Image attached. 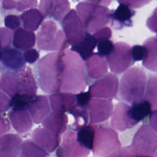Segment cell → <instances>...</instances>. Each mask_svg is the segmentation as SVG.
<instances>
[{
    "label": "cell",
    "instance_id": "23",
    "mask_svg": "<svg viewBox=\"0 0 157 157\" xmlns=\"http://www.w3.org/2000/svg\"><path fill=\"white\" fill-rule=\"evenodd\" d=\"M1 61L6 68L14 72H18L25 65L22 53L13 48L1 50Z\"/></svg>",
    "mask_w": 157,
    "mask_h": 157
},
{
    "label": "cell",
    "instance_id": "39",
    "mask_svg": "<svg viewBox=\"0 0 157 157\" xmlns=\"http://www.w3.org/2000/svg\"><path fill=\"white\" fill-rule=\"evenodd\" d=\"M37 5L36 0H21L15 1V9L18 12H23L27 9H34Z\"/></svg>",
    "mask_w": 157,
    "mask_h": 157
},
{
    "label": "cell",
    "instance_id": "50",
    "mask_svg": "<svg viewBox=\"0 0 157 157\" xmlns=\"http://www.w3.org/2000/svg\"><path fill=\"white\" fill-rule=\"evenodd\" d=\"M156 157H157V151H156Z\"/></svg>",
    "mask_w": 157,
    "mask_h": 157
},
{
    "label": "cell",
    "instance_id": "1",
    "mask_svg": "<svg viewBox=\"0 0 157 157\" xmlns=\"http://www.w3.org/2000/svg\"><path fill=\"white\" fill-rule=\"evenodd\" d=\"M63 69L61 91L77 94L83 92L88 84L85 61L71 50L62 52Z\"/></svg>",
    "mask_w": 157,
    "mask_h": 157
},
{
    "label": "cell",
    "instance_id": "27",
    "mask_svg": "<svg viewBox=\"0 0 157 157\" xmlns=\"http://www.w3.org/2000/svg\"><path fill=\"white\" fill-rule=\"evenodd\" d=\"M97 44L98 40L94 36L86 31L84 39L78 44L72 45L71 50L77 53L85 61L94 53Z\"/></svg>",
    "mask_w": 157,
    "mask_h": 157
},
{
    "label": "cell",
    "instance_id": "14",
    "mask_svg": "<svg viewBox=\"0 0 157 157\" xmlns=\"http://www.w3.org/2000/svg\"><path fill=\"white\" fill-rule=\"evenodd\" d=\"M39 9L45 17L49 16L61 21L70 10V2L67 0H42Z\"/></svg>",
    "mask_w": 157,
    "mask_h": 157
},
{
    "label": "cell",
    "instance_id": "48",
    "mask_svg": "<svg viewBox=\"0 0 157 157\" xmlns=\"http://www.w3.org/2000/svg\"><path fill=\"white\" fill-rule=\"evenodd\" d=\"M150 126L157 133V109L152 110L150 115Z\"/></svg>",
    "mask_w": 157,
    "mask_h": 157
},
{
    "label": "cell",
    "instance_id": "26",
    "mask_svg": "<svg viewBox=\"0 0 157 157\" xmlns=\"http://www.w3.org/2000/svg\"><path fill=\"white\" fill-rule=\"evenodd\" d=\"M0 90L8 97L13 98L18 92V75L17 72L7 71L0 78Z\"/></svg>",
    "mask_w": 157,
    "mask_h": 157
},
{
    "label": "cell",
    "instance_id": "19",
    "mask_svg": "<svg viewBox=\"0 0 157 157\" xmlns=\"http://www.w3.org/2000/svg\"><path fill=\"white\" fill-rule=\"evenodd\" d=\"M85 71L88 79L97 80L105 74L108 71V65L104 56L94 52L85 61Z\"/></svg>",
    "mask_w": 157,
    "mask_h": 157
},
{
    "label": "cell",
    "instance_id": "49",
    "mask_svg": "<svg viewBox=\"0 0 157 157\" xmlns=\"http://www.w3.org/2000/svg\"><path fill=\"white\" fill-rule=\"evenodd\" d=\"M2 7L4 9H12L15 8V1H2Z\"/></svg>",
    "mask_w": 157,
    "mask_h": 157
},
{
    "label": "cell",
    "instance_id": "15",
    "mask_svg": "<svg viewBox=\"0 0 157 157\" xmlns=\"http://www.w3.org/2000/svg\"><path fill=\"white\" fill-rule=\"evenodd\" d=\"M32 140L39 147L47 152L54 151L61 142L60 136L45 128H37L32 133Z\"/></svg>",
    "mask_w": 157,
    "mask_h": 157
},
{
    "label": "cell",
    "instance_id": "28",
    "mask_svg": "<svg viewBox=\"0 0 157 157\" xmlns=\"http://www.w3.org/2000/svg\"><path fill=\"white\" fill-rule=\"evenodd\" d=\"M45 17L37 9H30L23 12L20 17L23 28L29 31H36L39 26L42 23Z\"/></svg>",
    "mask_w": 157,
    "mask_h": 157
},
{
    "label": "cell",
    "instance_id": "45",
    "mask_svg": "<svg viewBox=\"0 0 157 157\" xmlns=\"http://www.w3.org/2000/svg\"><path fill=\"white\" fill-rule=\"evenodd\" d=\"M10 107V99L6 94L0 91V113L8 110Z\"/></svg>",
    "mask_w": 157,
    "mask_h": 157
},
{
    "label": "cell",
    "instance_id": "9",
    "mask_svg": "<svg viewBox=\"0 0 157 157\" xmlns=\"http://www.w3.org/2000/svg\"><path fill=\"white\" fill-rule=\"evenodd\" d=\"M63 31L70 45L78 44L85 37L86 30L74 9H71L61 21Z\"/></svg>",
    "mask_w": 157,
    "mask_h": 157
},
{
    "label": "cell",
    "instance_id": "31",
    "mask_svg": "<svg viewBox=\"0 0 157 157\" xmlns=\"http://www.w3.org/2000/svg\"><path fill=\"white\" fill-rule=\"evenodd\" d=\"M97 125L88 124L77 132V140L85 147L90 150H92L95 131Z\"/></svg>",
    "mask_w": 157,
    "mask_h": 157
},
{
    "label": "cell",
    "instance_id": "36",
    "mask_svg": "<svg viewBox=\"0 0 157 157\" xmlns=\"http://www.w3.org/2000/svg\"><path fill=\"white\" fill-rule=\"evenodd\" d=\"M114 44L110 40H102L98 42L97 48L98 53L102 56L109 55L113 51Z\"/></svg>",
    "mask_w": 157,
    "mask_h": 157
},
{
    "label": "cell",
    "instance_id": "32",
    "mask_svg": "<svg viewBox=\"0 0 157 157\" xmlns=\"http://www.w3.org/2000/svg\"><path fill=\"white\" fill-rule=\"evenodd\" d=\"M144 100L150 103L152 110L157 109V75H151L147 80Z\"/></svg>",
    "mask_w": 157,
    "mask_h": 157
},
{
    "label": "cell",
    "instance_id": "35",
    "mask_svg": "<svg viewBox=\"0 0 157 157\" xmlns=\"http://www.w3.org/2000/svg\"><path fill=\"white\" fill-rule=\"evenodd\" d=\"M13 32L11 29L1 27L0 28V48L2 50L9 48L13 40Z\"/></svg>",
    "mask_w": 157,
    "mask_h": 157
},
{
    "label": "cell",
    "instance_id": "33",
    "mask_svg": "<svg viewBox=\"0 0 157 157\" xmlns=\"http://www.w3.org/2000/svg\"><path fill=\"white\" fill-rule=\"evenodd\" d=\"M151 112L152 109L150 103L145 100L137 104H132L131 106V117L137 123L150 116Z\"/></svg>",
    "mask_w": 157,
    "mask_h": 157
},
{
    "label": "cell",
    "instance_id": "38",
    "mask_svg": "<svg viewBox=\"0 0 157 157\" xmlns=\"http://www.w3.org/2000/svg\"><path fill=\"white\" fill-rule=\"evenodd\" d=\"M4 25L7 28L12 29H17L21 25L20 17L15 15H8L4 18Z\"/></svg>",
    "mask_w": 157,
    "mask_h": 157
},
{
    "label": "cell",
    "instance_id": "10",
    "mask_svg": "<svg viewBox=\"0 0 157 157\" xmlns=\"http://www.w3.org/2000/svg\"><path fill=\"white\" fill-rule=\"evenodd\" d=\"M118 86V77L113 74L107 73L94 82L89 86L88 91L92 98L111 100L117 96Z\"/></svg>",
    "mask_w": 157,
    "mask_h": 157
},
{
    "label": "cell",
    "instance_id": "7",
    "mask_svg": "<svg viewBox=\"0 0 157 157\" xmlns=\"http://www.w3.org/2000/svg\"><path fill=\"white\" fill-rule=\"evenodd\" d=\"M121 148V143L117 131L113 128L97 125L92 151L95 156H105Z\"/></svg>",
    "mask_w": 157,
    "mask_h": 157
},
{
    "label": "cell",
    "instance_id": "37",
    "mask_svg": "<svg viewBox=\"0 0 157 157\" xmlns=\"http://www.w3.org/2000/svg\"><path fill=\"white\" fill-rule=\"evenodd\" d=\"M131 55L134 61H143L147 56V50L143 45H133L131 48Z\"/></svg>",
    "mask_w": 157,
    "mask_h": 157
},
{
    "label": "cell",
    "instance_id": "25",
    "mask_svg": "<svg viewBox=\"0 0 157 157\" xmlns=\"http://www.w3.org/2000/svg\"><path fill=\"white\" fill-rule=\"evenodd\" d=\"M35 34L23 28L17 29L13 36V45L20 50H28L33 47L36 44Z\"/></svg>",
    "mask_w": 157,
    "mask_h": 157
},
{
    "label": "cell",
    "instance_id": "30",
    "mask_svg": "<svg viewBox=\"0 0 157 157\" xmlns=\"http://www.w3.org/2000/svg\"><path fill=\"white\" fill-rule=\"evenodd\" d=\"M74 118L72 128L74 131H78L81 128L88 125L89 116L87 107H83L76 103L69 112Z\"/></svg>",
    "mask_w": 157,
    "mask_h": 157
},
{
    "label": "cell",
    "instance_id": "46",
    "mask_svg": "<svg viewBox=\"0 0 157 157\" xmlns=\"http://www.w3.org/2000/svg\"><path fill=\"white\" fill-rule=\"evenodd\" d=\"M118 2H121L128 6L130 8H139L144 6V5L149 3L150 1H128V0H120L117 1Z\"/></svg>",
    "mask_w": 157,
    "mask_h": 157
},
{
    "label": "cell",
    "instance_id": "47",
    "mask_svg": "<svg viewBox=\"0 0 157 157\" xmlns=\"http://www.w3.org/2000/svg\"><path fill=\"white\" fill-rule=\"evenodd\" d=\"M10 129V123L7 118L0 114V137Z\"/></svg>",
    "mask_w": 157,
    "mask_h": 157
},
{
    "label": "cell",
    "instance_id": "18",
    "mask_svg": "<svg viewBox=\"0 0 157 157\" xmlns=\"http://www.w3.org/2000/svg\"><path fill=\"white\" fill-rule=\"evenodd\" d=\"M33 121L36 124L42 122L50 113V105L48 99L43 95L36 96L26 106Z\"/></svg>",
    "mask_w": 157,
    "mask_h": 157
},
{
    "label": "cell",
    "instance_id": "2",
    "mask_svg": "<svg viewBox=\"0 0 157 157\" xmlns=\"http://www.w3.org/2000/svg\"><path fill=\"white\" fill-rule=\"evenodd\" d=\"M63 69L62 52L47 54L37 62V82L44 92L52 94L61 91Z\"/></svg>",
    "mask_w": 157,
    "mask_h": 157
},
{
    "label": "cell",
    "instance_id": "17",
    "mask_svg": "<svg viewBox=\"0 0 157 157\" xmlns=\"http://www.w3.org/2000/svg\"><path fill=\"white\" fill-rule=\"evenodd\" d=\"M118 3L120 5L116 9L110 11V25L116 29L132 26V18L135 15L136 11L124 4Z\"/></svg>",
    "mask_w": 157,
    "mask_h": 157
},
{
    "label": "cell",
    "instance_id": "5",
    "mask_svg": "<svg viewBox=\"0 0 157 157\" xmlns=\"http://www.w3.org/2000/svg\"><path fill=\"white\" fill-rule=\"evenodd\" d=\"M37 47L42 50L62 52L69 46L64 32L58 29L55 22L47 20L41 25L36 36Z\"/></svg>",
    "mask_w": 157,
    "mask_h": 157
},
{
    "label": "cell",
    "instance_id": "24",
    "mask_svg": "<svg viewBox=\"0 0 157 157\" xmlns=\"http://www.w3.org/2000/svg\"><path fill=\"white\" fill-rule=\"evenodd\" d=\"M49 103L53 111L69 112L75 104V94L64 92L52 94L49 96Z\"/></svg>",
    "mask_w": 157,
    "mask_h": 157
},
{
    "label": "cell",
    "instance_id": "13",
    "mask_svg": "<svg viewBox=\"0 0 157 157\" xmlns=\"http://www.w3.org/2000/svg\"><path fill=\"white\" fill-rule=\"evenodd\" d=\"M137 124L131 117L129 105L124 102H119L115 105L110 119V124L113 129L124 131Z\"/></svg>",
    "mask_w": 157,
    "mask_h": 157
},
{
    "label": "cell",
    "instance_id": "34",
    "mask_svg": "<svg viewBox=\"0 0 157 157\" xmlns=\"http://www.w3.org/2000/svg\"><path fill=\"white\" fill-rule=\"evenodd\" d=\"M21 157H48L49 154L31 140H26L22 144Z\"/></svg>",
    "mask_w": 157,
    "mask_h": 157
},
{
    "label": "cell",
    "instance_id": "12",
    "mask_svg": "<svg viewBox=\"0 0 157 157\" xmlns=\"http://www.w3.org/2000/svg\"><path fill=\"white\" fill-rule=\"evenodd\" d=\"M90 124L104 122L111 117L113 105L111 100L91 98L87 105Z\"/></svg>",
    "mask_w": 157,
    "mask_h": 157
},
{
    "label": "cell",
    "instance_id": "22",
    "mask_svg": "<svg viewBox=\"0 0 157 157\" xmlns=\"http://www.w3.org/2000/svg\"><path fill=\"white\" fill-rule=\"evenodd\" d=\"M68 123L67 115L64 112L53 111L42 121V126L51 132L60 136L66 129Z\"/></svg>",
    "mask_w": 157,
    "mask_h": 157
},
{
    "label": "cell",
    "instance_id": "41",
    "mask_svg": "<svg viewBox=\"0 0 157 157\" xmlns=\"http://www.w3.org/2000/svg\"><path fill=\"white\" fill-rule=\"evenodd\" d=\"M93 35L98 42L102 40H110L112 37V30L109 27L105 26L98 30Z\"/></svg>",
    "mask_w": 157,
    "mask_h": 157
},
{
    "label": "cell",
    "instance_id": "51",
    "mask_svg": "<svg viewBox=\"0 0 157 157\" xmlns=\"http://www.w3.org/2000/svg\"><path fill=\"white\" fill-rule=\"evenodd\" d=\"M134 157H137V156H134Z\"/></svg>",
    "mask_w": 157,
    "mask_h": 157
},
{
    "label": "cell",
    "instance_id": "3",
    "mask_svg": "<svg viewBox=\"0 0 157 157\" xmlns=\"http://www.w3.org/2000/svg\"><path fill=\"white\" fill-rule=\"evenodd\" d=\"M147 76L144 71L137 66L130 67L122 75L118 86V98L131 105L144 100Z\"/></svg>",
    "mask_w": 157,
    "mask_h": 157
},
{
    "label": "cell",
    "instance_id": "42",
    "mask_svg": "<svg viewBox=\"0 0 157 157\" xmlns=\"http://www.w3.org/2000/svg\"><path fill=\"white\" fill-rule=\"evenodd\" d=\"M23 56L25 62L28 63L29 64H33L39 59V53L37 50L31 48L25 51V52L23 54Z\"/></svg>",
    "mask_w": 157,
    "mask_h": 157
},
{
    "label": "cell",
    "instance_id": "29",
    "mask_svg": "<svg viewBox=\"0 0 157 157\" xmlns=\"http://www.w3.org/2000/svg\"><path fill=\"white\" fill-rule=\"evenodd\" d=\"M143 46L147 50V56L142 61V65L151 71L157 72V38L148 37L144 41Z\"/></svg>",
    "mask_w": 157,
    "mask_h": 157
},
{
    "label": "cell",
    "instance_id": "21",
    "mask_svg": "<svg viewBox=\"0 0 157 157\" xmlns=\"http://www.w3.org/2000/svg\"><path fill=\"white\" fill-rule=\"evenodd\" d=\"M9 119L13 128L20 134L28 132L33 127V121L26 108L13 109L9 113Z\"/></svg>",
    "mask_w": 157,
    "mask_h": 157
},
{
    "label": "cell",
    "instance_id": "4",
    "mask_svg": "<svg viewBox=\"0 0 157 157\" xmlns=\"http://www.w3.org/2000/svg\"><path fill=\"white\" fill-rule=\"evenodd\" d=\"M76 12L90 33H94L110 22V10L94 1H81L76 6Z\"/></svg>",
    "mask_w": 157,
    "mask_h": 157
},
{
    "label": "cell",
    "instance_id": "16",
    "mask_svg": "<svg viewBox=\"0 0 157 157\" xmlns=\"http://www.w3.org/2000/svg\"><path fill=\"white\" fill-rule=\"evenodd\" d=\"M17 73L18 75V92L17 94L32 100L36 96L37 86L31 69L28 66L23 67Z\"/></svg>",
    "mask_w": 157,
    "mask_h": 157
},
{
    "label": "cell",
    "instance_id": "6",
    "mask_svg": "<svg viewBox=\"0 0 157 157\" xmlns=\"http://www.w3.org/2000/svg\"><path fill=\"white\" fill-rule=\"evenodd\" d=\"M137 157H154L157 151V133L148 124H142L135 133L129 146Z\"/></svg>",
    "mask_w": 157,
    "mask_h": 157
},
{
    "label": "cell",
    "instance_id": "11",
    "mask_svg": "<svg viewBox=\"0 0 157 157\" xmlns=\"http://www.w3.org/2000/svg\"><path fill=\"white\" fill-rule=\"evenodd\" d=\"M90 150L83 146L77 139V132L67 131L63 137L61 145L56 150L57 157H87Z\"/></svg>",
    "mask_w": 157,
    "mask_h": 157
},
{
    "label": "cell",
    "instance_id": "52",
    "mask_svg": "<svg viewBox=\"0 0 157 157\" xmlns=\"http://www.w3.org/2000/svg\"><path fill=\"white\" fill-rule=\"evenodd\" d=\"M156 36H157V34H156Z\"/></svg>",
    "mask_w": 157,
    "mask_h": 157
},
{
    "label": "cell",
    "instance_id": "43",
    "mask_svg": "<svg viewBox=\"0 0 157 157\" xmlns=\"http://www.w3.org/2000/svg\"><path fill=\"white\" fill-rule=\"evenodd\" d=\"M75 103L79 105L87 107L88 102L92 98L88 91L81 92L78 94H75Z\"/></svg>",
    "mask_w": 157,
    "mask_h": 157
},
{
    "label": "cell",
    "instance_id": "40",
    "mask_svg": "<svg viewBox=\"0 0 157 157\" xmlns=\"http://www.w3.org/2000/svg\"><path fill=\"white\" fill-rule=\"evenodd\" d=\"M135 155L131 151L130 147L120 148L110 153L105 157H134Z\"/></svg>",
    "mask_w": 157,
    "mask_h": 157
},
{
    "label": "cell",
    "instance_id": "44",
    "mask_svg": "<svg viewBox=\"0 0 157 157\" xmlns=\"http://www.w3.org/2000/svg\"><path fill=\"white\" fill-rule=\"evenodd\" d=\"M146 25L153 33H157V7L153 10L151 15L147 18Z\"/></svg>",
    "mask_w": 157,
    "mask_h": 157
},
{
    "label": "cell",
    "instance_id": "8",
    "mask_svg": "<svg viewBox=\"0 0 157 157\" xmlns=\"http://www.w3.org/2000/svg\"><path fill=\"white\" fill-rule=\"evenodd\" d=\"M105 59L111 72L115 74L124 72L134 63L131 55V47L124 42L115 43L112 52L105 56Z\"/></svg>",
    "mask_w": 157,
    "mask_h": 157
},
{
    "label": "cell",
    "instance_id": "20",
    "mask_svg": "<svg viewBox=\"0 0 157 157\" xmlns=\"http://www.w3.org/2000/svg\"><path fill=\"white\" fill-rule=\"evenodd\" d=\"M21 138L16 134H6L0 137V157H18L22 146Z\"/></svg>",
    "mask_w": 157,
    "mask_h": 157
}]
</instances>
